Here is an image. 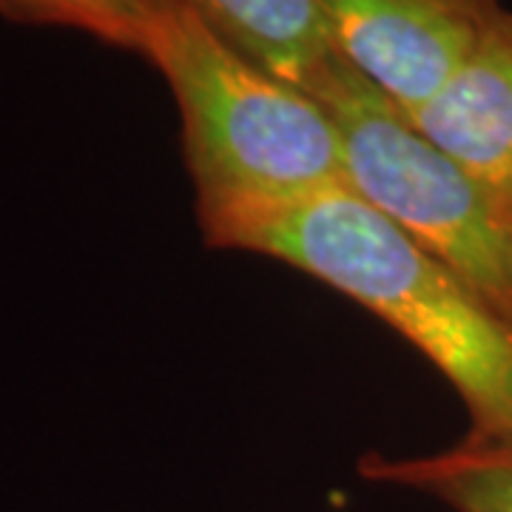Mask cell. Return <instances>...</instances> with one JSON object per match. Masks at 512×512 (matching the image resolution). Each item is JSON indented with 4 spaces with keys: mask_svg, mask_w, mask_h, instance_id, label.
Returning <instances> with one entry per match:
<instances>
[{
    "mask_svg": "<svg viewBox=\"0 0 512 512\" xmlns=\"http://www.w3.org/2000/svg\"><path fill=\"white\" fill-rule=\"evenodd\" d=\"M339 131L350 191L447 262L512 325V214L336 55L308 83Z\"/></svg>",
    "mask_w": 512,
    "mask_h": 512,
    "instance_id": "obj_3",
    "label": "cell"
},
{
    "mask_svg": "<svg viewBox=\"0 0 512 512\" xmlns=\"http://www.w3.org/2000/svg\"><path fill=\"white\" fill-rule=\"evenodd\" d=\"M336 55L404 114L421 109L501 18L498 0H316Z\"/></svg>",
    "mask_w": 512,
    "mask_h": 512,
    "instance_id": "obj_4",
    "label": "cell"
},
{
    "mask_svg": "<svg viewBox=\"0 0 512 512\" xmlns=\"http://www.w3.org/2000/svg\"><path fill=\"white\" fill-rule=\"evenodd\" d=\"M239 55L296 89L336 57L316 0H183Z\"/></svg>",
    "mask_w": 512,
    "mask_h": 512,
    "instance_id": "obj_6",
    "label": "cell"
},
{
    "mask_svg": "<svg viewBox=\"0 0 512 512\" xmlns=\"http://www.w3.org/2000/svg\"><path fill=\"white\" fill-rule=\"evenodd\" d=\"M359 473L373 484L427 495L453 512H512V439H464L430 456L370 453Z\"/></svg>",
    "mask_w": 512,
    "mask_h": 512,
    "instance_id": "obj_7",
    "label": "cell"
},
{
    "mask_svg": "<svg viewBox=\"0 0 512 512\" xmlns=\"http://www.w3.org/2000/svg\"><path fill=\"white\" fill-rule=\"evenodd\" d=\"M0 15L26 26H57L143 55L151 0H0Z\"/></svg>",
    "mask_w": 512,
    "mask_h": 512,
    "instance_id": "obj_8",
    "label": "cell"
},
{
    "mask_svg": "<svg viewBox=\"0 0 512 512\" xmlns=\"http://www.w3.org/2000/svg\"><path fill=\"white\" fill-rule=\"evenodd\" d=\"M143 57L180 111L202 228L350 188L342 140L322 103L239 55L183 0H151Z\"/></svg>",
    "mask_w": 512,
    "mask_h": 512,
    "instance_id": "obj_2",
    "label": "cell"
},
{
    "mask_svg": "<svg viewBox=\"0 0 512 512\" xmlns=\"http://www.w3.org/2000/svg\"><path fill=\"white\" fill-rule=\"evenodd\" d=\"M512 214V12L481 37L439 92L407 114Z\"/></svg>",
    "mask_w": 512,
    "mask_h": 512,
    "instance_id": "obj_5",
    "label": "cell"
},
{
    "mask_svg": "<svg viewBox=\"0 0 512 512\" xmlns=\"http://www.w3.org/2000/svg\"><path fill=\"white\" fill-rule=\"evenodd\" d=\"M214 248L271 256L345 293L421 350L467 407L473 439H512V325L356 191L205 225Z\"/></svg>",
    "mask_w": 512,
    "mask_h": 512,
    "instance_id": "obj_1",
    "label": "cell"
}]
</instances>
